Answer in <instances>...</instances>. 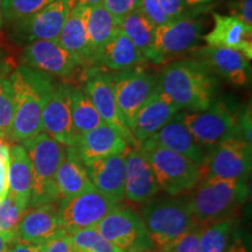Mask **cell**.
<instances>
[{
  "label": "cell",
  "mask_w": 252,
  "mask_h": 252,
  "mask_svg": "<svg viewBox=\"0 0 252 252\" xmlns=\"http://www.w3.org/2000/svg\"><path fill=\"white\" fill-rule=\"evenodd\" d=\"M140 146H160L171 150L173 152L188 158L198 166L201 165L206 154L185 125L181 118V112L176 113L163 127L140 144Z\"/></svg>",
  "instance_id": "603a6c76"
},
{
  "label": "cell",
  "mask_w": 252,
  "mask_h": 252,
  "mask_svg": "<svg viewBox=\"0 0 252 252\" xmlns=\"http://www.w3.org/2000/svg\"><path fill=\"white\" fill-rule=\"evenodd\" d=\"M28 208L26 201L8 194L0 200V232H15L24 213Z\"/></svg>",
  "instance_id": "836d02e7"
},
{
  "label": "cell",
  "mask_w": 252,
  "mask_h": 252,
  "mask_svg": "<svg viewBox=\"0 0 252 252\" xmlns=\"http://www.w3.org/2000/svg\"><path fill=\"white\" fill-rule=\"evenodd\" d=\"M53 0H4L2 17L4 21L14 24L37 13Z\"/></svg>",
  "instance_id": "e575fe53"
},
{
  "label": "cell",
  "mask_w": 252,
  "mask_h": 252,
  "mask_svg": "<svg viewBox=\"0 0 252 252\" xmlns=\"http://www.w3.org/2000/svg\"><path fill=\"white\" fill-rule=\"evenodd\" d=\"M161 190L149 160L139 147L125 153V197L132 203L145 204Z\"/></svg>",
  "instance_id": "ac0fdd59"
},
{
  "label": "cell",
  "mask_w": 252,
  "mask_h": 252,
  "mask_svg": "<svg viewBox=\"0 0 252 252\" xmlns=\"http://www.w3.org/2000/svg\"><path fill=\"white\" fill-rule=\"evenodd\" d=\"M230 14L252 27V0H232L228 5Z\"/></svg>",
  "instance_id": "60d3db41"
},
{
  "label": "cell",
  "mask_w": 252,
  "mask_h": 252,
  "mask_svg": "<svg viewBox=\"0 0 252 252\" xmlns=\"http://www.w3.org/2000/svg\"><path fill=\"white\" fill-rule=\"evenodd\" d=\"M14 105L9 78L0 76V137L9 139Z\"/></svg>",
  "instance_id": "d590c367"
},
{
  "label": "cell",
  "mask_w": 252,
  "mask_h": 252,
  "mask_svg": "<svg viewBox=\"0 0 252 252\" xmlns=\"http://www.w3.org/2000/svg\"><path fill=\"white\" fill-rule=\"evenodd\" d=\"M140 217L158 252H165L180 236L196 226L186 198L150 201L141 209Z\"/></svg>",
  "instance_id": "277c9868"
},
{
  "label": "cell",
  "mask_w": 252,
  "mask_h": 252,
  "mask_svg": "<svg viewBox=\"0 0 252 252\" xmlns=\"http://www.w3.org/2000/svg\"><path fill=\"white\" fill-rule=\"evenodd\" d=\"M75 2L86 5V6H96V5H102L103 0H75Z\"/></svg>",
  "instance_id": "f907efd6"
},
{
  "label": "cell",
  "mask_w": 252,
  "mask_h": 252,
  "mask_svg": "<svg viewBox=\"0 0 252 252\" xmlns=\"http://www.w3.org/2000/svg\"><path fill=\"white\" fill-rule=\"evenodd\" d=\"M21 58L26 67L61 80H72L83 67L74 55L63 48L59 40H39L28 43Z\"/></svg>",
  "instance_id": "5bb4252c"
},
{
  "label": "cell",
  "mask_w": 252,
  "mask_h": 252,
  "mask_svg": "<svg viewBox=\"0 0 252 252\" xmlns=\"http://www.w3.org/2000/svg\"><path fill=\"white\" fill-rule=\"evenodd\" d=\"M251 145L231 137L214 145L198 166L200 181L208 179H247L252 163Z\"/></svg>",
  "instance_id": "9c48e42d"
},
{
  "label": "cell",
  "mask_w": 252,
  "mask_h": 252,
  "mask_svg": "<svg viewBox=\"0 0 252 252\" xmlns=\"http://www.w3.org/2000/svg\"><path fill=\"white\" fill-rule=\"evenodd\" d=\"M160 189L171 196L186 195L200 182L198 165L181 154L160 146H140Z\"/></svg>",
  "instance_id": "ba28073f"
},
{
  "label": "cell",
  "mask_w": 252,
  "mask_h": 252,
  "mask_svg": "<svg viewBox=\"0 0 252 252\" xmlns=\"http://www.w3.org/2000/svg\"><path fill=\"white\" fill-rule=\"evenodd\" d=\"M15 232L21 241L39 244L65 234L60 220L59 204L45 203L26 209Z\"/></svg>",
  "instance_id": "ffe728a7"
},
{
  "label": "cell",
  "mask_w": 252,
  "mask_h": 252,
  "mask_svg": "<svg viewBox=\"0 0 252 252\" xmlns=\"http://www.w3.org/2000/svg\"><path fill=\"white\" fill-rule=\"evenodd\" d=\"M220 0H185V4L193 12H203L206 13L209 8H212Z\"/></svg>",
  "instance_id": "bcb514c9"
},
{
  "label": "cell",
  "mask_w": 252,
  "mask_h": 252,
  "mask_svg": "<svg viewBox=\"0 0 252 252\" xmlns=\"http://www.w3.org/2000/svg\"><path fill=\"white\" fill-rule=\"evenodd\" d=\"M17 239V232H0V252H8Z\"/></svg>",
  "instance_id": "7dc6e473"
},
{
  "label": "cell",
  "mask_w": 252,
  "mask_h": 252,
  "mask_svg": "<svg viewBox=\"0 0 252 252\" xmlns=\"http://www.w3.org/2000/svg\"><path fill=\"white\" fill-rule=\"evenodd\" d=\"M116 208H118L117 202L93 188L62 201L59 204V216L65 234L71 235L80 230L94 228Z\"/></svg>",
  "instance_id": "30bf717a"
},
{
  "label": "cell",
  "mask_w": 252,
  "mask_h": 252,
  "mask_svg": "<svg viewBox=\"0 0 252 252\" xmlns=\"http://www.w3.org/2000/svg\"><path fill=\"white\" fill-rule=\"evenodd\" d=\"M33 188V168L26 150L21 144L9 146L8 191L30 203Z\"/></svg>",
  "instance_id": "f1b7e54d"
},
{
  "label": "cell",
  "mask_w": 252,
  "mask_h": 252,
  "mask_svg": "<svg viewBox=\"0 0 252 252\" xmlns=\"http://www.w3.org/2000/svg\"><path fill=\"white\" fill-rule=\"evenodd\" d=\"M118 20L103 5L86 6V28L93 67L103 47L119 31Z\"/></svg>",
  "instance_id": "83f0119b"
},
{
  "label": "cell",
  "mask_w": 252,
  "mask_h": 252,
  "mask_svg": "<svg viewBox=\"0 0 252 252\" xmlns=\"http://www.w3.org/2000/svg\"><path fill=\"white\" fill-rule=\"evenodd\" d=\"M139 11L152 23L154 26L158 27L160 25L165 24L168 21L167 15L163 13V11L160 7L158 0H140Z\"/></svg>",
  "instance_id": "f35d334b"
},
{
  "label": "cell",
  "mask_w": 252,
  "mask_h": 252,
  "mask_svg": "<svg viewBox=\"0 0 252 252\" xmlns=\"http://www.w3.org/2000/svg\"><path fill=\"white\" fill-rule=\"evenodd\" d=\"M14 113L9 139L23 143L42 132V111L56 84L52 76L21 65L9 77Z\"/></svg>",
  "instance_id": "6da1fadb"
},
{
  "label": "cell",
  "mask_w": 252,
  "mask_h": 252,
  "mask_svg": "<svg viewBox=\"0 0 252 252\" xmlns=\"http://www.w3.org/2000/svg\"><path fill=\"white\" fill-rule=\"evenodd\" d=\"M94 228L123 252H141L154 249L141 217L128 208H116Z\"/></svg>",
  "instance_id": "7c38bea8"
},
{
  "label": "cell",
  "mask_w": 252,
  "mask_h": 252,
  "mask_svg": "<svg viewBox=\"0 0 252 252\" xmlns=\"http://www.w3.org/2000/svg\"><path fill=\"white\" fill-rule=\"evenodd\" d=\"M2 2H4V0H0V28H1L2 24H4V17H2Z\"/></svg>",
  "instance_id": "816d5d0a"
},
{
  "label": "cell",
  "mask_w": 252,
  "mask_h": 252,
  "mask_svg": "<svg viewBox=\"0 0 252 252\" xmlns=\"http://www.w3.org/2000/svg\"><path fill=\"white\" fill-rule=\"evenodd\" d=\"M8 252H42V244L24 242L17 237Z\"/></svg>",
  "instance_id": "f6af8a7d"
},
{
  "label": "cell",
  "mask_w": 252,
  "mask_h": 252,
  "mask_svg": "<svg viewBox=\"0 0 252 252\" xmlns=\"http://www.w3.org/2000/svg\"><path fill=\"white\" fill-rule=\"evenodd\" d=\"M202 40L207 46L238 50L252 58V27L232 15L213 13V28Z\"/></svg>",
  "instance_id": "44dd1931"
},
{
  "label": "cell",
  "mask_w": 252,
  "mask_h": 252,
  "mask_svg": "<svg viewBox=\"0 0 252 252\" xmlns=\"http://www.w3.org/2000/svg\"><path fill=\"white\" fill-rule=\"evenodd\" d=\"M83 90L98 111L103 122L116 128L130 146L137 147L131 131L119 112L113 91L111 72L103 71L96 67L86 68Z\"/></svg>",
  "instance_id": "9a60e30c"
},
{
  "label": "cell",
  "mask_w": 252,
  "mask_h": 252,
  "mask_svg": "<svg viewBox=\"0 0 252 252\" xmlns=\"http://www.w3.org/2000/svg\"><path fill=\"white\" fill-rule=\"evenodd\" d=\"M163 13L167 15L168 20L186 17L189 14L203 13V12H193L190 11L185 4V0H158Z\"/></svg>",
  "instance_id": "ab89813d"
},
{
  "label": "cell",
  "mask_w": 252,
  "mask_h": 252,
  "mask_svg": "<svg viewBox=\"0 0 252 252\" xmlns=\"http://www.w3.org/2000/svg\"><path fill=\"white\" fill-rule=\"evenodd\" d=\"M201 229L194 226L180 236L165 252H201L200 235Z\"/></svg>",
  "instance_id": "8d00e7d4"
},
{
  "label": "cell",
  "mask_w": 252,
  "mask_h": 252,
  "mask_svg": "<svg viewBox=\"0 0 252 252\" xmlns=\"http://www.w3.org/2000/svg\"><path fill=\"white\" fill-rule=\"evenodd\" d=\"M58 40L63 48L74 55L84 68L93 67V58L86 28V5L75 2Z\"/></svg>",
  "instance_id": "484cf974"
},
{
  "label": "cell",
  "mask_w": 252,
  "mask_h": 252,
  "mask_svg": "<svg viewBox=\"0 0 252 252\" xmlns=\"http://www.w3.org/2000/svg\"><path fill=\"white\" fill-rule=\"evenodd\" d=\"M204 13L189 14L168 20L156 27L152 49L147 61L156 64H167L173 59L191 53L203 39L206 28Z\"/></svg>",
  "instance_id": "52a82bcc"
},
{
  "label": "cell",
  "mask_w": 252,
  "mask_h": 252,
  "mask_svg": "<svg viewBox=\"0 0 252 252\" xmlns=\"http://www.w3.org/2000/svg\"><path fill=\"white\" fill-rule=\"evenodd\" d=\"M71 90L68 83L56 84L42 111V132L64 147L75 146L77 134L71 117Z\"/></svg>",
  "instance_id": "e0dca14e"
},
{
  "label": "cell",
  "mask_w": 252,
  "mask_h": 252,
  "mask_svg": "<svg viewBox=\"0 0 252 252\" xmlns=\"http://www.w3.org/2000/svg\"><path fill=\"white\" fill-rule=\"evenodd\" d=\"M241 109L230 97H220L201 111L181 112V118L196 143L210 149L220 141L238 137Z\"/></svg>",
  "instance_id": "8992f818"
},
{
  "label": "cell",
  "mask_w": 252,
  "mask_h": 252,
  "mask_svg": "<svg viewBox=\"0 0 252 252\" xmlns=\"http://www.w3.org/2000/svg\"><path fill=\"white\" fill-rule=\"evenodd\" d=\"M20 144L26 150L33 168V188L28 206L60 204L55 188V174L65 156V147L45 132Z\"/></svg>",
  "instance_id": "5b68a950"
},
{
  "label": "cell",
  "mask_w": 252,
  "mask_h": 252,
  "mask_svg": "<svg viewBox=\"0 0 252 252\" xmlns=\"http://www.w3.org/2000/svg\"><path fill=\"white\" fill-rule=\"evenodd\" d=\"M8 156H0V200L8 194Z\"/></svg>",
  "instance_id": "ee69618b"
},
{
  "label": "cell",
  "mask_w": 252,
  "mask_h": 252,
  "mask_svg": "<svg viewBox=\"0 0 252 252\" xmlns=\"http://www.w3.org/2000/svg\"><path fill=\"white\" fill-rule=\"evenodd\" d=\"M146 62L130 39L121 31L103 47L94 67L106 72H119Z\"/></svg>",
  "instance_id": "4316f807"
},
{
  "label": "cell",
  "mask_w": 252,
  "mask_h": 252,
  "mask_svg": "<svg viewBox=\"0 0 252 252\" xmlns=\"http://www.w3.org/2000/svg\"><path fill=\"white\" fill-rule=\"evenodd\" d=\"M125 153L86 165L94 187L117 203L125 198Z\"/></svg>",
  "instance_id": "cb8c5ba5"
},
{
  "label": "cell",
  "mask_w": 252,
  "mask_h": 252,
  "mask_svg": "<svg viewBox=\"0 0 252 252\" xmlns=\"http://www.w3.org/2000/svg\"><path fill=\"white\" fill-rule=\"evenodd\" d=\"M9 146L7 139L0 137V156H8L9 154Z\"/></svg>",
  "instance_id": "681fc988"
},
{
  "label": "cell",
  "mask_w": 252,
  "mask_h": 252,
  "mask_svg": "<svg viewBox=\"0 0 252 252\" xmlns=\"http://www.w3.org/2000/svg\"><path fill=\"white\" fill-rule=\"evenodd\" d=\"M225 252H249L248 248L245 243L243 242V239L238 236H235L232 238V241L230 242L228 249H226Z\"/></svg>",
  "instance_id": "c3c4849f"
},
{
  "label": "cell",
  "mask_w": 252,
  "mask_h": 252,
  "mask_svg": "<svg viewBox=\"0 0 252 252\" xmlns=\"http://www.w3.org/2000/svg\"><path fill=\"white\" fill-rule=\"evenodd\" d=\"M113 91L119 112L128 130L141 106L158 89V77L143 68L111 72Z\"/></svg>",
  "instance_id": "8fae6325"
},
{
  "label": "cell",
  "mask_w": 252,
  "mask_h": 252,
  "mask_svg": "<svg viewBox=\"0 0 252 252\" xmlns=\"http://www.w3.org/2000/svg\"><path fill=\"white\" fill-rule=\"evenodd\" d=\"M71 117L77 137L105 124L88 94L78 87L71 90Z\"/></svg>",
  "instance_id": "4dcf8cb0"
},
{
  "label": "cell",
  "mask_w": 252,
  "mask_h": 252,
  "mask_svg": "<svg viewBox=\"0 0 252 252\" xmlns=\"http://www.w3.org/2000/svg\"><path fill=\"white\" fill-rule=\"evenodd\" d=\"M141 252H158L156 249H152V250H147V251H141Z\"/></svg>",
  "instance_id": "f5cc1de1"
},
{
  "label": "cell",
  "mask_w": 252,
  "mask_h": 252,
  "mask_svg": "<svg viewBox=\"0 0 252 252\" xmlns=\"http://www.w3.org/2000/svg\"><path fill=\"white\" fill-rule=\"evenodd\" d=\"M252 118H251V105L249 104L243 110H241L238 124V137L243 139L245 143L252 145L251 130H252Z\"/></svg>",
  "instance_id": "7bdbcfd3"
},
{
  "label": "cell",
  "mask_w": 252,
  "mask_h": 252,
  "mask_svg": "<svg viewBox=\"0 0 252 252\" xmlns=\"http://www.w3.org/2000/svg\"><path fill=\"white\" fill-rule=\"evenodd\" d=\"M130 145L119 132L108 124H103L87 133L78 135L75 149L84 165L124 153Z\"/></svg>",
  "instance_id": "7402d4cb"
},
{
  "label": "cell",
  "mask_w": 252,
  "mask_h": 252,
  "mask_svg": "<svg viewBox=\"0 0 252 252\" xmlns=\"http://www.w3.org/2000/svg\"><path fill=\"white\" fill-rule=\"evenodd\" d=\"M191 59L201 62L217 78L235 87H247L251 82L250 60L238 50L223 47L202 46L190 53Z\"/></svg>",
  "instance_id": "2e32d148"
},
{
  "label": "cell",
  "mask_w": 252,
  "mask_h": 252,
  "mask_svg": "<svg viewBox=\"0 0 252 252\" xmlns=\"http://www.w3.org/2000/svg\"><path fill=\"white\" fill-rule=\"evenodd\" d=\"M42 252H75L70 236L63 234L42 243Z\"/></svg>",
  "instance_id": "b9f144b4"
},
{
  "label": "cell",
  "mask_w": 252,
  "mask_h": 252,
  "mask_svg": "<svg viewBox=\"0 0 252 252\" xmlns=\"http://www.w3.org/2000/svg\"><path fill=\"white\" fill-rule=\"evenodd\" d=\"M75 0H53L30 18L12 24L11 39L26 46L39 40H58Z\"/></svg>",
  "instance_id": "4fadbf2b"
},
{
  "label": "cell",
  "mask_w": 252,
  "mask_h": 252,
  "mask_svg": "<svg viewBox=\"0 0 252 252\" xmlns=\"http://www.w3.org/2000/svg\"><path fill=\"white\" fill-rule=\"evenodd\" d=\"M69 236L75 252H123L104 238L96 228L80 230Z\"/></svg>",
  "instance_id": "d6a6232c"
},
{
  "label": "cell",
  "mask_w": 252,
  "mask_h": 252,
  "mask_svg": "<svg viewBox=\"0 0 252 252\" xmlns=\"http://www.w3.org/2000/svg\"><path fill=\"white\" fill-rule=\"evenodd\" d=\"M104 7L119 20L139 8L140 0H103Z\"/></svg>",
  "instance_id": "74e56055"
},
{
  "label": "cell",
  "mask_w": 252,
  "mask_h": 252,
  "mask_svg": "<svg viewBox=\"0 0 252 252\" xmlns=\"http://www.w3.org/2000/svg\"><path fill=\"white\" fill-rule=\"evenodd\" d=\"M247 179H208L200 181L186 197L195 225L204 228L234 219L248 198Z\"/></svg>",
  "instance_id": "3957f363"
},
{
  "label": "cell",
  "mask_w": 252,
  "mask_h": 252,
  "mask_svg": "<svg viewBox=\"0 0 252 252\" xmlns=\"http://www.w3.org/2000/svg\"><path fill=\"white\" fill-rule=\"evenodd\" d=\"M179 112L180 108L158 87L156 93L137 112L130 126L137 147L156 134Z\"/></svg>",
  "instance_id": "d6986e66"
},
{
  "label": "cell",
  "mask_w": 252,
  "mask_h": 252,
  "mask_svg": "<svg viewBox=\"0 0 252 252\" xmlns=\"http://www.w3.org/2000/svg\"><path fill=\"white\" fill-rule=\"evenodd\" d=\"M219 78L195 59L167 63L158 77V87L180 110L201 111L216 98Z\"/></svg>",
  "instance_id": "7a4b0ae2"
},
{
  "label": "cell",
  "mask_w": 252,
  "mask_h": 252,
  "mask_svg": "<svg viewBox=\"0 0 252 252\" xmlns=\"http://www.w3.org/2000/svg\"><path fill=\"white\" fill-rule=\"evenodd\" d=\"M235 220L228 219L201 229V252H225L234 235Z\"/></svg>",
  "instance_id": "1f68e13d"
},
{
  "label": "cell",
  "mask_w": 252,
  "mask_h": 252,
  "mask_svg": "<svg viewBox=\"0 0 252 252\" xmlns=\"http://www.w3.org/2000/svg\"><path fill=\"white\" fill-rule=\"evenodd\" d=\"M55 188L60 203L94 188L75 146L65 147V156L55 174Z\"/></svg>",
  "instance_id": "d4e9b609"
},
{
  "label": "cell",
  "mask_w": 252,
  "mask_h": 252,
  "mask_svg": "<svg viewBox=\"0 0 252 252\" xmlns=\"http://www.w3.org/2000/svg\"><path fill=\"white\" fill-rule=\"evenodd\" d=\"M119 31L130 39L145 59L149 58L152 49L156 26L151 23L139 9L127 14L119 20Z\"/></svg>",
  "instance_id": "f546056e"
}]
</instances>
